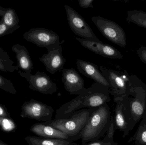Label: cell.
Segmentation results:
<instances>
[{
  "label": "cell",
  "mask_w": 146,
  "mask_h": 145,
  "mask_svg": "<svg viewBox=\"0 0 146 145\" xmlns=\"http://www.w3.org/2000/svg\"><path fill=\"white\" fill-rule=\"evenodd\" d=\"M76 64L78 70L82 75L110 89L109 83L97 65L80 59L76 60Z\"/></svg>",
  "instance_id": "9a60e30c"
},
{
  "label": "cell",
  "mask_w": 146,
  "mask_h": 145,
  "mask_svg": "<svg viewBox=\"0 0 146 145\" xmlns=\"http://www.w3.org/2000/svg\"><path fill=\"white\" fill-rule=\"evenodd\" d=\"M114 102L116 103L114 117L115 129H119L123 132V138L128 134V124L123 111V104L122 98L114 99Z\"/></svg>",
  "instance_id": "e0dca14e"
},
{
  "label": "cell",
  "mask_w": 146,
  "mask_h": 145,
  "mask_svg": "<svg viewBox=\"0 0 146 145\" xmlns=\"http://www.w3.org/2000/svg\"><path fill=\"white\" fill-rule=\"evenodd\" d=\"M12 50L15 53L18 68L24 72H31L34 67L32 60L26 47L17 43L12 47Z\"/></svg>",
  "instance_id": "2e32d148"
},
{
  "label": "cell",
  "mask_w": 146,
  "mask_h": 145,
  "mask_svg": "<svg viewBox=\"0 0 146 145\" xmlns=\"http://www.w3.org/2000/svg\"><path fill=\"white\" fill-rule=\"evenodd\" d=\"M132 141H134L136 145H146V110L137 131L128 142L130 143Z\"/></svg>",
  "instance_id": "ffe728a7"
},
{
  "label": "cell",
  "mask_w": 146,
  "mask_h": 145,
  "mask_svg": "<svg viewBox=\"0 0 146 145\" xmlns=\"http://www.w3.org/2000/svg\"><path fill=\"white\" fill-rule=\"evenodd\" d=\"M122 101L129 132L146 111V85L135 75H130L127 92Z\"/></svg>",
  "instance_id": "6da1fadb"
},
{
  "label": "cell",
  "mask_w": 146,
  "mask_h": 145,
  "mask_svg": "<svg viewBox=\"0 0 146 145\" xmlns=\"http://www.w3.org/2000/svg\"><path fill=\"white\" fill-rule=\"evenodd\" d=\"M24 37L27 41L36 44L38 47L46 49L61 45L58 34L51 30L43 28L31 29L24 34Z\"/></svg>",
  "instance_id": "30bf717a"
},
{
  "label": "cell",
  "mask_w": 146,
  "mask_h": 145,
  "mask_svg": "<svg viewBox=\"0 0 146 145\" xmlns=\"http://www.w3.org/2000/svg\"><path fill=\"white\" fill-rule=\"evenodd\" d=\"M127 20L146 28V12L142 10H129L127 12Z\"/></svg>",
  "instance_id": "44dd1931"
},
{
  "label": "cell",
  "mask_w": 146,
  "mask_h": 145,
  "mask_svg": "<svg viewBox=\"0 0 146 145\" xmlns=\"http://www.w3.org/2000/svg\"><path fill=\"white\" fill-rule=\"evenodd\" d=\"M20 116L44 123L52 120L54 113L53 107L32 99L25 101L21 106Z\"/></svg>",
  "instance_id": "ba28073f"
},
{
  "label": "cell",
  "mask_w": 146,
  "mask_h": 145,
  "mask_svg": "<svg viewBox=\"0 0 146 145\" xmlns=\"http://www.w3.org/2000/svg\"><path fill=\"white\" fill-rule=\"evenodd\" d=\"M0 58L6 60L8 61H12L10 57L9 56L7 52L3 50L2 48L0 47Z\"/></svg>",
  "instance_id": "4dcf8cb0"
},
{
  "label": "cell",
  "mask_w": 146,
  "mask_h": 145,
  "mask_svg": "<svg viewBox=\"0 0 146 145\" xmlns=\"http://www.w3.org/2000/svg\"><path fill=\"white\" fill-rule=\"evenodd\" d=\"M0 17H1V16H0Z\"/></svg>",
  "instance_id": "d6a6232c"
},
{
  "label": "cell",
  "mask_w": 146,
  "mask_h": 145,
  "mask_svg": "<svg viewBox=\"0 0 146 145\" xmlns=\"http://www.w3.org/2000/svg\"><path fill=\"white\" fill-rule=\"evenodd\" d=\"M80 145H118V144L115 142H109V143H105L104 142L103 140H96V141H92L88 142L85 144H81Z\"/></svg>",
  "instance_id": "f1b7e54d"
},
{
  "label": "cell",
  "mask_w": 146,
  "mask_h": 145,
  "mask_svg": "<svg viewBox=\"0 0 146 145\" xmlns=\"http://www.w3.org/2000/svg\"><path fill=\"white\" fill-rule=\"evenodd\" d=\"M30 130L38 137L42 138L65 140L71 141H77L79 140L78 138L71 137L60 130L45 124L44 123L33 124L30 128Z\"/></svg>",
  "instance_id": "5bb4252c"
},
{
  "label": "cell",
  "mask_w": 146,
  "mask_h": 145,
  "mask_svg": "<svg viewBox=\"0 0 146 145\" xmlns=\"http://www.w3.org/2000/svg\"><path fill=\"white\" fill-rule=\"evenodd\" d=\"M109 88L94 83L81 94V109L95 108L107 104L111 100Z\"/></svg>",
  "instance_id": "8992f818"
},
{
  "label": "cell",
  "mask_w": 146,
  "mask_h": 145,
  "mask_svg": "<svg viewBox=\"0 0 146 145\" xmlns=\"http://www.w3.org/2000/svg\"><path fill=\"white\" fill-rule=\"evenodd\" d=\"M25 140L29 145H77L74 141L58 139L48 138L36 136L25 137Z\"/></svg>",
  "instance_id": "ac0fdd59"
},
{
  "label": "cell",
  "mask_w": 146,
  "mask_h": 145,
  "mask_svg": "<svg viewBox=\"0 0 146 145\" xmlns=\"http://www.w3.org/2000/svg\"><path fill=\"white\" fill-rule=\"evenodd\" d=\"M62 81L65 89L71 95H79L86 90L83 78L72 68L63 69Z\"/></svg>",
  "instance_id": "7c38bea8"
},
{
  "label": "cell",
  "mask_w": 146,
  "mask_h": 145,
  "mask_svg": "<svg viewBox=\"0 0 146 145\" xmlns=\"http://www.w3.org/2000/svg\"><path fill=\"white\" fill-rule=\"evenodd\" d=\"M91 19L106 38L121 47H126V33L118 24L100 16H94Z\"/></svg>",
  "instance_id": "277c9868"
},
{
  "label": "cell",
  "mask_w": 146,
  "mask_h": 145,
  "mask_svg": "<svg viewBox=\"0 0 146 145\" xmlns=\"http://www.w3.org/2000/svg\"><path fill=\"white\" fill-rule=\"evenodd\" d=\"M13 61H8L0 58V71L4 72H13L18 70V66L14 65Z\"/></svg>",
  "instance_id": "cb8c5ba5"
},
{
  "label": "cell",
  "mask_w": 146,
  "mask_h": 145,
  "mask_svg": "<svg viewBox=\"0 0 146 145\" xmlns=\"http://www.w3.org/2000/svg\"><path fill=\"white\" fill-rule=\"evenodd\" d=\"M110 110L107 104L98 107L91 114L81 134L82 144L96 141L106 133L110 123Z\"/></svg>",
  "instance_id": "7a4b0ae2"
},
{
  "label": "cell",
  "mask_w": 146,
  "mask_h": 145,
  "mask_svg": "<svg viewBox=\"0 0 146 145\" xmlns=\"http://www.w3.org/2000/svg\"><path fill=\"white\" fill-rule=\"evenodd\" d=\"M21 76L25 78L29 83V88L45 94H52L57 92L56 84L45 72H37L33 75L31 72L19 71Z\"/></svg>",
  "instance_id": "9c48e42d"
},
{
  "label": "cell",
  "mask_w": 146,
  "mask_h": 145,
  "mask_svg": "<svg viewBox=\"0 0 146 145\" xmlns=\"http://www.w3.org/2000/svg\"><path fill=\"white\" fill-rule=\"evenodd\" d=\"M68 25L75 35L83 39L93 41L102 42L98 38L82 16L72 7L65 5Z\"/></svg>",
  "instance_id": "52a82bcc"
},
{
  "label": "cell",
  "mask_w": 146,
  "mask_h": 145,
  "mask_svg": "<svg viewBox=\"0 0 146 145\" xmlns=\"http://www.w3.org/2000/svg\"><path fill=\"white\" fill-rule=\"evenodd\" d=\"M0 117H11L10 114L4 106L0 104Z\"/></svg>",
  "instance_id": "f546056e"
},
{
  "label": "cell",
  "mask_w": 146,
  "mask_h": 145,
  "mask_svg": "<svg viewBox=\"0 0 146 145\" xmlns=\"http://www.w3.org/2000/svg\"><path fill=\"white\" fill-rule=\"evenodd\" d=\"M100 71L110 85V93L114 98L124 97L127 92L130 75L127 71L100 66Z\"/></svg>",
  "instance_id": "5b68a950"
},
{
  "label": "cell",
  "mask_w": 146,
  "mask_h": 145,
  "mask_svg": "<svg viewBox=\"0 0 146 145\" xmlns=\"http://www.w3.org/2000/svg\"><path fill=\"white\" fill-rule=\"evenodd\" d=\"M17 129L15 123L11 117H0V129L5 133H13Z\"/></svg>",
  "instance_id": "7402d4cb"
},
{
  "label": "cell",
  "mask_w": 146,
  "mask_h": 145,
  "mask_svg": "<svg viewBox=\"0 0 146 145\" xmlns=\"http://www.w3.org/2000/svg\"><path fill=\"white\" fill-rule=\"evenodd\" d=\"M20 28L19 26L14 27H9L0 20V37L12 34Z\"/></svg>",
  "instance_id": "484cf974"
},
{
  "label": "cell",
  "mask_w": 146,
  "mask_h": 145,
  "mask_svg": "<svg viewBox=\"0 0 146 145\" xmlns=\"http://www.w3.org/2000/svg\"><path fill=\"white\" fill-rule=\"evenodd\" d=\"M0 145H9L7 144H5L4 142H3V141H1V140H0Z\"/></svg>",
  "instance_id": "1f68e13d"
},
{
  "label": "cell",
  "mask_w": 146,
  "mask_h": 145,
  "mask_svg": "<svg viewBox=\"0 0 146 145\" xmlns=\"http://www.w3.org/2000/svg\"><path fill=\"white\" fill-rule=\"evenodd\" d=\"M97 108L82 109L76 112L68 118L58 120L54 119L44 123L71 137L80 139L82 130L87 123L91 114Z\"/></svg>",
  "instance_id": "3957f363"
},
{
  "label": "cell",
  "mask_w": 146,
  "mask_h": 145,
  "mask_svg": "<svg viewBox=\"0 0 146 145\" xmlns=\"http://www.w3.org/2000/svg\"><path fill=\"white\" fill-rule=\"evenodd\" d=\"M0 89L12 94H16L17 90L12 82L0 75Z\"/></svg>",
  "instance_id": "603a6c76"
},
{
  "label": "cell",
  "mask_w": 146,
  "mask_h": 145,
  "mask_svg": "<svg viewBox=\"0 0 146 145\" xmlns=\"http://www.w3.org/2000/svg\"><path fill=\"white\" fill-rule=\"evenodd\" d=\"M48 53L43 54L39 60L45 66L46 70L51 74L63 69L66 60L62 55V47L57 45L47 49Z\"/></svg>",
  "instance_id": "8fae6325"
},
{
  "label": "cell",
  "mask_w": 146,
  "mask_h": 145,
  "mask_svg": "<svg viewBox=\"0 0 146 145\" xmlns=\"http://www.w3.org/2000/svg\"><path fill=\"white\" fill-rule=\"evenodd\" d=\"M1 21L11 27L19 26V19L18 14L14 9L12 8H5L0 6Z\"/></svg>",
  "instance_id": "d6986e66"
},
{
  "label": "cell",
  "mask_w": 146,
  "mask_h": 145,
  "mask_svg": "<svg viewBox=\"0 0 146 145\" xmlns=\"http://www.w3.org/2000/svg\"><path fill=\"white\" fill-rule=\"evenodd\" d=\"M94 0H78L79 5L82 8L86 9L88 8H93L92 2Z\"/></svg>",
  "instance_id": "83f0119b"
},
{
  "label": "cell",
  "mask_w": 146,
  "mask_h": 145,
  "mask_svg": "<svg viewBox=\"0 0 146 145\" xmlns=\"http://www.w3.org/2000/svg\"><path fill=\"white\" fill-rule=\"evenodd\" d=\"M76 39L82 46L96 54L109 58L121 59L123 58V55L120 51L109 44L88 41L79 37H76Z\"/></svg>",
  "instance_id": "4fadbf2b"
},
{
  "label": "cell",
  "mask_w": 146,
  "mask_h": 145,
  "mask_svg": "<svg viewBox=\"0 0 146 145\" xmlns=\"http://www.w3.org/2000/svg\"><path fill=\"white\" fill-rule=\"evenodd\" d=\"M137 53L141 60L146 64V47L141 46L137 49Z\"/></svg>",
  "instance_id": "4316f807"
},
{
  "label": "cell",
  "mask_w": 146,
  "mask_h": 145,
  "mask_svg": "<svg viewBox=\"0 0 146 145\" xmlns=\"http://www.w3.org/2000/svg\"><path fill=\"white\" fill-rule=\"evenodd\" d=\"M115 122H114V117H111L110 123V127L106 133V135L104 138L103 140V141L105 143H109V142H114V135L115 130Z\"/></svg>",
  "instance_id": "d4e9b609"
}]
</instances>
